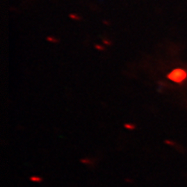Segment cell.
<instances>
[{
	"mask_svg": "<svg viewBox=\"0 0 187 187\" xmlns=\"http://www.w3.org/2000/svg\"><path fill=\"white\" fill-rule=\"evenodd\" d=\"M186 77V73L182 70H173L170 75H169V78L172 79V81H176V82H180L182 81L183 80H185V78Z\"/></svg>",
	"mask_w": 187,
	"mask_h": 187,
	"instance_id": "6da1fadb",
	"label": "cell"
}]
</instances>
